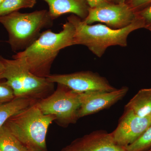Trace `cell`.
<instances>
[{"label":"cell","instance_id":"7c38bea8","mask_svg":"<svg viewBox=\"0 0 151 151\" xmlns=\"http://www.w3.org/2000/svg\"><path fill=\"white\" fill-rule=\"evenodd\" d=\"M49 6V13L53 20L66 14L71 13L84 19L89 8L85 0H42Z\"/></svg>","mask_w":151,"mask_h":151},{"label":"cell","instance_id":"5bb4252c","mask_svg":"<svg viewBox=\"0 0 151 151\" xmlns=\"http://www.w3.org/2000/svg\"><path fill=\"white\" fill-rule=\"evenodd\" d=\"M37 102L31 99L15 97L0 105V129L11 117Z\"/></svg>","mask_w":151,"mask_h":151},{"label":"cell","instance_id":"7a4b0ae2","mask_svg":"<svg viewBox=\"0 0 151 151\" xmlns=\"http://www.w3.org/2000/svg\"><path fill=\"white\" fill-rule=\"evenodd\" d=\"M67 20L75 28V45H81L87 47L99 58L102 57L109 47H127L130 34L136 30L145 28L144 22L139 17L129 25L118 29L101 24H86L83 20L74 14L68 17Z\"/></svg>","mask_w":151,"mask_h":151},{"label":"cell","instance_id":"603a6c76","mask_svg":"<svg viewBox=\"0 0 151 151\" xmlns=\"http://www.w3.org/2000/svg\"><path fill=\"white\" fill-rule=\"evenodd\" d=\"M127 0H112L113 1L115 2V3H125Z\"/></svg>","mask_w":151,"mask_h":151},{"label":"cell","instance_id":"7402d4cb","mask_svg":"<svg viewBox=\"0 0 151 151\" xmlns=\"http://www.w3.org/2000/svg\"><path fill=\"white\" fill-rule=\"evenodd\" d=\"M4 68V65L2 59V57H0V74L3 72Z\"/></svg>","mask_w":151,"mask_h":151},{"label":"cell","instance_id":"8992f818","mask_svg":"<svg viewBox=\"0 0 151 151\" xmlns=\"http://www.w3.org/2000/svg\"><path fill=\"white\" fill-rule=\"evenodd\" d=\"M37 104L44 114L54 116L55 122L63 127L75 124L78 119L79 93L62 84H58L55 91Z\"/></svg>","mask_w":151,"mask_h":151},{"label":"cell","instance_id":"ac0fdd59","mask_svg":"<svg viewBox=\"0 0 151 151\" xmlns=\"http://www.w3.org/2000/svg\"><path fill=\"white\" fill-rule=\"evenodd\" d=\"M15 98L13 91L4 79H0V105Z\"/></svg>","mask_w":151,"mask_h":151},{"label":"cell","instance_id":"2e32d148","mask_svg":"<svg viewBox=\"0 0 151 151\" xmlns=\"http://www.w3.org/2000/svg\"><path fill=\"white\" fill-rule=\"evenodd\" d=\"M36 3V0H4L0 5V17L18 12L21 9L31 8Z\"/></svg>","mask_w":151,"mask_h":151},{"label":"cell","instance_id":"cb8c5ba5","mask_svg":"<svg viewBox=\"0 0 151 151\" xmlns=\"http://www.w3.org/2000/svg\"><path fill=\"white\" fill-rule=\"evenodd\" d=\"M4 1V0H0V5L3 2V1Z\"/></svg>","mask_w":151,"mask_h":151},{"label":"cell","instance_id":"d4e9b609","mask_svg":"<svg viewBox=\"0 0 151 151\" xmlns=\"http://www.w3.org/2000/svg\"><path fill=\"white\" fill-rule=\"evenodd\" d=\"M145 151H151V148H150L148 150H147Z\"/></svg>","mask_w":151,"mask_h":151},{"label":"cell","instance_id":"9c48e42d","mask_svg":"<svg viewBox=\"0 0 151 151\" xmlns=\"http://www.w3.org/2000/svg\"><path fill=\"white\" fill-rule=\"evenodd\" d=\"M151 126V116L139 117L125 108L118 126L111 134L115 142L125 147L137 140Z\"/></svg>","mask_w":151,"mask_h":151},{"label":"cell","instance_id":"52a82bcc","mask_svg":"<svg viewBox=\"0 0 151 151\" xmlns=\"http://www.w3.org/2000/svg\"><path fill=\"white\" fill-rule=\"evenodd\" d=\"M138 18L137 13L128 4L107 3L95 8H89L83 22L88 24L95 22L105 23L113 29L124 28Z\"/></svg>","mask_w":151,"mask_h":151},{"label":"cell","instance_id":"5b68a950","mask_svg":"<svg viewBox=\"0 0 151 151\" xmlns=\"http://www.w3.org/2000/svg\"><path fill=\"white\" fill-rule=\"evenodd\" d=\"M2 59L4 68L0 79H4L17 98L39 101L54 92V83L35 75L18 59Z\"/></svg>","mask_w":151,"mask_h":151},{"label":"cell","instance_id":"3957f363","mask_svg":"<svg viewBox=\"0 0 151 151\" xmlns=\"http://www.w3.org/2000/svg\"><path fill=\"white\" fill-rule=\"evenodd\" d=\"M55 120L46 115L37 103L13 116L5 125L31 151H46V137L49 127Z\"/></svg>","mask_w":151,"mask_h":151},{"label":"cell","instance_id":"44dd1931","mask_svg":"<svg viewBox=\"0 0 151 151\" xmlns=\"http://www.w3.org/2000/svg\"><path fill=\"white\" fill-rule=\"evenodd\" d=\"M89 6V8L97 7L107 3L111 2L112 0H85Z\"/></svg>","mask_w":151,"mask_h":151},{"label":"cell","instance_id":"8fae6325","mask_svg":"<svg viewBox=\"0 0 151 151\" xmlns=\"http://www.w3.org/2000/svg\"><path fill=\"white\" fill-rule=\"evenodd\" d=\"M62 151H127L114 141L111 133L98 130L76 139Z\"/></svg>","mask_w":151,"mask_h":151},{"label":"cell","instance_id":"30bf717a","mask_svg":"<svg viewBox=\"0 0 151 151\" xmlns=\"http://www.w3.org/2000/svg\"><path fill=\"white\" fill-rule=\"evenodd\" d=\"M129 91L124 86L111 92L93 91L79 93L80 106L78 119L107 109L122 100Z\"/></svg>","mask_w":151,"mask_h":151},{"label":"cell","instance_id":"6da1fadb","mask_svg":"<svg viewBox=\"0 0 151 151\" xmlns=\"http://www.w3.org/2000/svg\"><path fill=\"white\" fill-rule=\"evenodd\" d=\"M75 29L67 21L58 33L50 30L41 33L37 40L23 51L13 56L18 59L35 75L47 78L50 75L52 65L60 50L75 45Z\"/></svg>","mask_w":151,"mask_h":151},{"label":"cell","instance_id":"4316f807","mask_svg":"<svg viewBox=\"0 0 151 151\" xmlns=\"http://www.w3.org/2000/svg\"></svg>","mask_w":151,"mask_h":151},{"label":"cell","instance_id":"277c9868","mask_svg":"<svg viewBox=\"0 0 151 151\" xmlns=\"http://www.w3.org/2000/svg\"><path fill=\"white\" fill-rule=\"evenodd\" d=\"M53 20L46 10L28 13L14 12L0 17V24L8 33L7 42L14 52L23 51L40 36L41 31L51 26Z\"/></svg>","mask_w":151,"mask_h":151},{"label":"cell","instance_id":"d6986e66","mask_svg":"<svg viewBox=\"0 0 151 151\" xmlns=\"http://www.w3.org/2000/svg\"><path fill=\"white\" fill-rule=\"evenodd\" d=\"M137 13L138 17L144 22L145 28L147 29L151 28V4L150 5Z\"/></svg>","mask_w":151,"mask_h":151},{"label":"cell","instance_id":"ba28073f","mask_svg":"<svg viewBox=\"0 0 151 151\" xmlns=\"http://www.w3.org/2000/svg\"><path fill=\"white\" fill-rule=\"evenodd\" d=\"M47 78L52 83L62 84L77 93L111 92L117 89L111 85L105 77L91 71L50 74Z\"/></svg>","mask_w":151,"mask_h":151},{"label":"cell","instance_id":"484cf974","mask_svg":"<svg viewBox=\"0 0 151 151\" xmlns=\"http://www.w3.org/2000/svg\"><path fill=\"white\" fill-rule=\"evenodd\" d=\"M148 30H150V31L151 32V28H150L147 29Z\"/></svg>","mask_w":151,"mask_h":151},{"label":"cell","instance_id":"e0dca14e","mask_svg":"<svg viewBox=\"0 0 151 151\" xmlns=\"http://www.w3.org/2000/svg\"><path fill=\"white\" fill-rule=\"evenodd\" d=\"M127 151H145L151 148V126L137 140L125 147Z\"/></svg>","mask_w":151,"mask_h":151},{"label":"cell","instance_id":"9a60e30c","mask_svg":"<svg viewBox=\"0 0 151 151\" xmlns=\"http://www.w3.org/2000/svg\"><path fill=\"white\" fill-rule=\"evenodd\" d=\"M0 151H31L12 133L5 125L0 129Z\"/></svg>","mask_w":151,"mask_h":151},{"label":"cell","instance_id":"4fadbf2b","mask_svg":"<svg viewBox=\"0 0 151 151\" xmlns=\"http://www.w3.org/2000/svg\"><path fill=\"white\" fill-rule=\"evenodd\" d=\"M138 116L146 117L151 115V88L141 89L125 106Z\"/></svg>","mask_w":151,"mask_h":151},{"label":"cell","instance_id":"ffe728a7","mask_svg":"<svg viewBox=\"0 0 151 151\" xmlns=\"http://www.w3.org/2000/svg\"><path fill=\"white\" fill-rule=\"evenodd\" d=\"M150 4H151V0H130L128 4L136 12L138 9Z\"/></svg>","mask_w":151,"mask_h":151}]
</instances>
